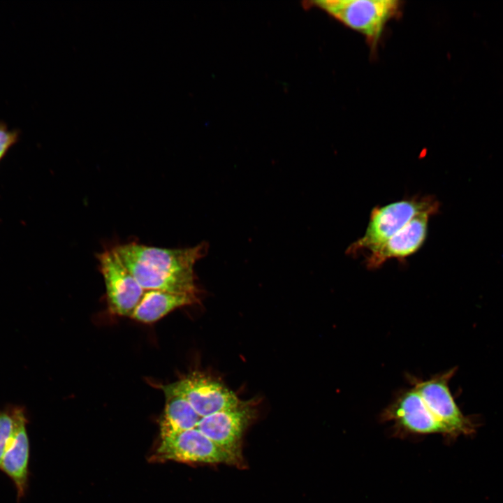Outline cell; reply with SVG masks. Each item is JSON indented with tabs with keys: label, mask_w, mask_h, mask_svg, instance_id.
I'll return each instance as SVG.
<instances>
[{
	"label": "cell",
	"mask_w": 503,
	"mask_h": 503,
	"mask_svg": "<svg viewBox=\"0 0 503 503\" xmlns=\"http://www.w3.org/2000/svg\"><path fill=\"white\" fill-rule=\"evenodd\" d=\"M207 247L201 243L192 247L169 249L133 242L111 249L144 291L196 293L194 266L205 255Z\"/></svg>",
	"instance_id": "obj_1"
},
{
	"label": "cell",
	"mask_w": 503,
	"mask_h": 503,
	"mask_svg": "<svg viewBox=\"0 0 503 503\" xmlns=\"http://www.w3.org/2000/svg\"><path fill=\"white\" fill-rule=\"evenodd\" d=\"M439 203L433 196H413L375 206L370 212L369 221L360 238L347 249V255L356 257L367 254L380 246L403 228L413 217L423 212L435 214Z\"/></svg>",
	"instance_id": "obj_2"
},
{
	"label": "cell",
	"mask_w": 503,
	"mask_h": 503,
	"mask_svg": "<svg viewBox=\"0 0 503 503\" xmlns=\"http://www.w3.org/2000/svg\"><path fill=\"white\" fill-rule=\"evenodd\" d=\"M345 27L377 45L386 24L401 11L398 0H323L312 2Z\"/></svg>",
	"instance_id": "obj_3"
},
{
	"label": "cell",
	"mask_w": 503,
	"mask_h": 503,
	"mask_svg": "<svg viewBox=\"0 0 503 503\" xmlns=\"http://www.w3.org/2000/svg\"><path fill=\"white\" fill-rule=\"evenodd\" d=\"M156 458L186 463L227 464L242 467L244 463L221 449L197 428L160 436Z\"/></svg>",
	"instance_id": "obj_4"
},
{
	"label": "cell",
	"mask_w": 503,
	"mask_h": 503,
	"mask_svg": "<svg viewBox=\"0 0 503 503\" xmlns=\"http://www.w3.org/2000/svg\"><path fill=\"white\" fill-rule=\"evenodd\" d=\"M380 418L392 422L398 436L442 434L451 437L449 430L435 418L412 386L399 392L383 410Z\"/></svg>",
	"instance_id": "obj_5"
},
{
	"label": "cell",
	"mask_w": 503,
	"mask_h": 503,
	"mask_svg": "<svg viewBox=\"0 0 503 503\" xmlns=\"http://www.w3.org/2000/svg\"><path fill=\"white\" fill-rule=\"evenodd\" d=\"M161 388L164 393L184 398L201 418L236 407L241 402L219 381L196 372Z\"/></svg>",
	"instance_id": "obj_6"
},
{
	"label": "cell",
	"mask_w": 503,
	"mask_h": 503,
	"mask_svg": "<svg viewBox=\"0 0 503 503\" xmlns=\"http://www.w3.org/2000/svg\"><path fill=\"white\" fill-rule=\"evenodd\" d=\"M97 258L110 312L131 316L143 297L144 289L112 249L100 253Z\"/></svg>",
	"instance_id": "obj_7"
},
{
	"label": "cell",
	"mask_w": 503,
	"mask_h": 503,
	"mask_svg": "<svg viewBox=\"0 0 503 503\" xmlns=\"http://www.w3.org/2000/svg\"><path fill=\"white\" fill-rule=\"evenodd\" d=\"M254 416L255 409L252 404L241 401L236 407L201 418L197 428L243 462L242 439Z\"/></svg>",
	"instance_id": "obj_8"
},
{
	"label": "cell",
	"mask_w": 503,
	"mask_h": 503,
	"mask_svg": "<svg viewBox=\"0 0 503 503\" xmlns=\"http://www.w3.org/2000/svg\"><path fill=\"white\" fill-rule=\"evenodd\" d=\"M453 370L425 380L411 377V386L419 393L435 418L450 431L451 437L469 434L472 425L460 411L451 394L448 382Z\"/></svg>",
	"instance_id": "obj_9"
},
{
	"label": "cell",
	"mask_w": 503,
	"mask_h": 503,
	"mask_svg": "<svg viewBox=\"0 0 503 503\" xmlns=\"http://www.w3.org/2000/svg\"><path fill=\"white\" fill-rule=\"evenodd\" d=\"M432 215L430 212L416 215L386 242L365 254L366 267L377 269L390 259L403 261L417 252L426 240L429 219Z\"/></svg>",
	"instance_id": "obj_10"
},
{
	"label": "cell",
	"mask_w": 503,
	"mask_h": 503,
	"mask_svg": "<svg viewBox=\"0 0 503 503\" xmlns=\"http://www.w3.org/2000/svg\"><path fill=\"white\" fill-rule=\"evenodd\" d=\"M14 415V431L6 446L0 469L13 480L17 496L21 497L27 488L29 445L26 428L27 421L24 409L15 407Z\"/></svg>",
	"instance_id": "obj_11"
},
{
	"label": "cell",
	"mask_w": 503,
	"mask_h": 503,
	"mask_svg": "<svg viewBox=\"0 0 503 503\" xmlns=\"http://www.w3.org/2000/svg\"><path fill=\"white\" fill-rule=\"evenodd\" d=\"M196 293H174L159 290L145 291L131 318L150 323L155 322L173 310L195 302Z\"/></svg>",
	"instance_id": "obj_12"
},
{
	"label": "cell",
	"mask_w": 503,
	"mask_h": 503,
	"mask_svg": "<svg viewBox=\"0 0 503 503\" xmlns=\"http://www.w3.org/2000/svg\"><path fill=\"white\" fill-rule=\"evenodd\" d=\"M166 401L160 421V436L197 428L201 417L182 397L165 393Z\"/></svg>",
	"instance_id": "obj_13"
},
{
	"label": "cell",
	"mask_w": 503,
	"mask_h": 503,
	"mask_svg": "<svg viewBox=\"0 0 503 503\" xmlns=\"http://www.w3.org/2000/svg\"><path fill=\"white\" fill-rule=\"evenodd\" d=\"M15 428L14 407L0 409V467L2 458Z\"/></svg>",
	"instance_id": "obj_14"
},
{
	"label": "cell",
	"mask_w": 503,
	"mask_h": 503,
	"mask_svg": "<svg viewBox=\"0 0 503 503\" xmlns=\"http://www.w3.org/2000/svg\"><path fill=\"white\" fill-rule=\"evenodd\" d=\"M20 136L18 129H10L6 122L0 121V161L18 142Z\"/></svg>",
	"instance_id": "obj_15"
}]
</instances>
